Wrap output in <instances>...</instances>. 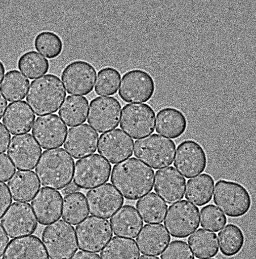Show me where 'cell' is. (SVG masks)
I'll return each instance as SVG.
<instances>
[{
    "label": "cell",
    "instance_id": "cell-7",
    "mask_svg": "<svg viewBox=\"0 0 256 259\" xmlns=\"http://www.w3.org/2000/svg\"><path fill=\"white\" fill-rule=\"evenodd\" d=\"M75 231L79 249L90 252H100L113 236L110 222L93 215L77 225Z\"/></svg>",
    "mask_w": 256,
    "mask_h": 259
},
{
    "label": "cell",
    "instance_id": "cell-16",
    "mask_svg": "<svg viewBox=\"0 0 256 259\" xmlns=\"http://www.w3.org/2000/svg\"><path fill=\"white\" fill-rule=\"evenodd\" d=\"M207 164L206 153L197 142L186 140L178 146L174 166L184 177L191 178L203 173Z\"/></svg>",
    "mask_w": 256,
    "mask_h": 259
},
{
    "label": "cell",
    "instance_id": "cell-3",
    "mask_svg": "<svg viewBox=\"0 0 256 259\" xmlns=\"http://www.w3.org/2000/svg\"><path fill=\"white\" fill-rule=\"evenodd\" d=\"M66 97L60 78L49 74L31 82L26 100L35 114L41 116L55 113Z\"/></svg>",
    "mask_w": 256,
    "mask_h": 259
},
{
    "label": "cell",
    "instance_id": "cell-36",
    "mask_svg": "<svg viewBox=\"0 0 256 259\" xmlns=\"http://www.w3.org/2000/svg\"><path fill=\"white\" fill-rule=\"evenodd\" d=\"M221 252L226 257H233L244 246L245 236L241 229L234 224H228L218 233Z\"/></svg>",
    "mask_w": 256,
    "mask_h": 259
},
{
    "label": "cell",
    "instance_id": "cell-19",
    "mask_svg": "<svg viewBox=\"0 0 256 259\" xmlns=\"http://www.w3.org/2000/svg\"><path fill=\"white\" fill-rule=\"evenodd\" d=\"M98 145L99 153L113 164L133 154L134 141L120 128L103 134Z\"/></svg>",
    "mask_w": 256,
    "mask_h": 259
},
{
    "label": "cell",
    "instance_id": "cell-34",
    "mask_svg": "<svg viewBox=\"0 0 256 259\" xmlns=\"http://www.w3.org/2000/svg\"><path fill=\"white\" fill-rule=\"evenodd\" d=\"M140 252L135 240L114 237L100 252L102 259H138Z\"/></svg>",
    "mask_w": 256,
    "mask_h": 259
},
{
    "label": "cell",
    "instance_id": "cell-8",
    "mask_svg": "<svg viewBox=\"0 0 256 259\" xmlns=\"http://www.w3.org/2000/svg\"><path fill=\"white\" fill-rule=\"evenodd\" d=\"M156 113L147 104H129L121 112L120 126L135 140L144 139L154 132Z\"/></svg>",
    "mask_w": 256,
    "mask_h": 259
},
{
    "label": "cell",
    "instance_id": "cell-40",
    "mask_svg": "<svg viewBox=\"0 0 256 259\" xmlns=\"http://www.w3.org/2000/svg\"><path fill=\"white\" fill-rule=\"evenodd\" d=\"M227 223V218L220 209L213 204H209L201 208L200 211L201 227L212 232H218Z\"/></svg>",
    "mask_w": 256,
    "mask_h": 259
},
{
    "label": "cell",
    "instance_id": "cell-41",
    "mask_svg": "<svg viewBox=\"0 0 256 259\" xmlns=\"http://www.w3.org/2000/svg\"><path fill=\"white\" fill-rule=\"evenodd\" d=\"M161 259H195V256L186 242L175 240L162 252Z\"/></svg>",
    "mask_w": 256,
    "mask_h": 259
},
{
    "label": "cell",
    "instance_id": "cell-47",
    "mask_svg": "<svg viewBox=\"0 0 256 259\" xmlns=\"http://www.w3.org/2000/svg\"><path fill=\"white\" fill-rule=\"evenodd\" d=\"M7 106L8 103L7 100L0 93V120L2 119L4 114L5 113Z\"/></svg>",
    "mask_w": 256,
    "mask_h": 259
},
{
    "label": "cell",
    "instance_id": "cell-32",
    "mask_svg": "<svg viewBox=\"0 0 256 259\" xmlns=\"http://www.w3.org/2000/svg\"><path fill=\"white\" fill-rule=\"evenodd\" d=\"M136 207L146 223H162L167 209V204L154 193H150L137 202Z\"/></svg>",
    "mask_w": 256,
    "mask_h": 259
},
{
    "label": "cell",
    "instance_id": "cell-17",
    "mask_svg": "<svg viewBox=\"0 0 256 259\" xmlns=\"http://www.w3.org/2000/svg\"><path fill=\"white\" fill-rule=\"evenodd\" d=\"M9 145L7 154L16 169L28 170L35 168L42 150L30 134L14 136Z\"/></svg>",
    "mask_w": 256,
    "mask_h": 259
},
{
    "label": "cell",
    "instance_id": "cell-31",
    "mask_svg": "<svg viewBox=\"0 0 256 259\" xmlns=\"http://www.w3.org/2000/svg\"><path fill=\"white\" fill-rule=\"evenodd\" d=\"M188 241L197 258L212 257L219 252L216 234L206 230L199 229L189 237Z\"/></svg>",
    "mask_w": 256,
    "mask_h": 259
},
{
    "label": "cell",
    "instance_id": "cell-9",
    "mask_svg": "<svg viewBox=\"0 0 256 259\" xmlns=\"http://www.w3.org/2000/svg\"><path fill=\"white\" fill-rule=\"evenodd\" d=\"M164 225L172 237L186 238L199 227V209L184 200L172 204L167 211Z\"/></svg>",
    "mask_w": 256,
    "mask_h": 259
},
{
    "label": "cell",
    "instance_id": "cell-42",
    "mask_svg": "<svg viewBox=\"0 0 256 259\" xmlns=\"http://www.w3.org/2000/svg\"><path fill=\"white\" fill-rule=\"evenodd\" d=\"M16 172L13 163L6 154H0V181L7 182Z\"/></svg>",
    "mask_w": 256,
    "mask_h": 259
},
{
    "label": "cell",
    "instance_id": "cell-28",
    "mask_svg": "<svg viewBox=\"0 0 256 259\" xmlns=\"http://www.w3.org/2000/svg\"><path fill=\"white\" fill-rule=\"evenodd\" d=\"M187 127V120L181 111L166 107L158 112L156 131L159 135L171 139H178L185 133Z\"/></svg>",
    "mask_w": 256,
    "mask_h": 259
},
{
    "label": "cell",
    "instance_id": "cell-11",
    "mask_svg": "<svg viewBox=\"0 0 256 259\" xmlns=\"http://www.w3.org/2000/svg\"><path fill=\"white\" fill-rule=\"evenodd\" d=\"M156 84L152 76L144 70L133 69L125 73L119 90L120 98L129 103H142L152 98Z\"/></svg>",
    "mask_w": 256,
    "mask_h": 259
},
{
    "label": "cell",
    "instance_id": "cell-6",
    "mask_svg": "<svg viewBox=\"0 0 256 259\" xmlns=\"http://www.w3.org/2000/svg\"><path fill=\"white\" fill-rule=\"evenodd\" d=\"M176 148L173 141L154 134L136 141L134 155L153 169H161L172 164Z\"/></svg>",
    "mask_w": 256,
    "mask_h": 259
},
{
    "label": "cell",
    "instance_id": "cell-1",
    "mask_svg": "<svg viewBox=\"0 0 256 259\" xmlns=\"http://www.w3.org/2000/svg\"><path fill=\"white\" fill-rule=\"evenodd\" d=\"M154 179V171L133 157L113 167L111 181L125 199L136 200L152 191Z\"/></svg>",
    "mask_w": 256,
    "mask_h": 259
},
{
    "label": "cell",
    "instance_id": "cell-24",
    "mask_svg": "<svg viewBox=\"0 0 256 259\" xmlns=\"http://www.w3.org/2000/svg\"><path fill=\"white\" fill-rule=\"evenodd\" d=\"M35 115L26 102L10 103L4 115L3 122L12 135H23L31 131Z\"/></svg>",
    "mask_w": 256,
    "mask_h": 259
},
{
    "label": "cell",
    "instance_id": "cell-21",
    "mask_svg": "<svg viewBox=\"0 0 256 259\" xmlns=\"http://www.w3.org/2000/svg\"><path fill=\"white\" fill-rule=\"evenodd\" d=\"M62 200L60 192L50 188H41L31 202L40 224L48 225L61 218Z\"/></svg>",
    "mask_w": 256,
    "mask_h": 259
},
{
    "label": "cell",
    "instance_id": "cell-5",
    "mask_svg": "<svg viewBox=\"0 0 256 259\" xmlns=\"http://www.w3.org/2000/svg\"><path fill=\"white\" fill-rule=\"evenodd\" d=\"M41 239L50 259H70L78 250L74 228L64 220L46 227Z\"/></svg>",
    "mask_w": 256,
    "mask_h": 259
},
{
    "label": "cell",
    "instance_id": "cell-2",
    "mask_svg": "<svg viewBox=\"0 0 256 259\" xmlns=\"http://www.w3.org/2000/svg\"><path fill=\"white\" fill-rule=\"evenodd\" d=\"M74 161L64 149L45 150L37 162L35 172L41 185L62 190L72 181Z\"/></svg>",
    "mask_w": 256,
    "mask_h": 259
},
{
    "label": "cell",
    "instance_id": "cell-39",
    "mask_svg": "<svg viewBox=\"0 0 256 259\" xmlns=\"http://www.w3.org/2000/svg\"><path fill=\"white\" fill-rule=\"evenodd\" d=\"M121 74L118 70L112 67H106L98 72L95 91L99 96H111L118 90Z\"/></svg>",
    "mask_w": 256,
    "mask_h": 259
},
{
    "label": "cell",
    "instance_id": "cell-26",
    "mask_svg": "<svg viewBox=\"0 0 256 259\" xmlns=\"http://www.w3.org/2000/svg\"><path fill=\"white\" fill-rule=\"evenodd\" d=\"M110 223L115 235L129 239L136 238L144 226L141 216L132 205L120 208L112 217Z\"/></svg>",
    "mask_w": 256,
    "mask_h": 259
},
{
    "label": "cell",
    "instance_id": "cell-38",
    "mask_svg": "<svg viewBox=\"0 0 256 259\" xmlns=\"http://www.w3.org/2000/svg\"><path fill=\"white\" fill-rule=\"evenodd\" d=\"M34 47L41 55L52 60L61 55L64 49V44L56 33L46 31L39 33L36 36Z\"/></svg>",
    "mask_w": 256,
    "mask_h": 259
},
{
    "label": "cell",
    "instance_id": "cell-37",
    "mask_svg": "<svg viewBox=\"0 0 256 259\" xmlns=\"http://www.w3.org/2000/svg\"><path fill=\"white\" fill-rule=\"evenodd\" d=\"M18 68L30 80L44 76L49 72L50 63L40 54L35 51L27 52L20 57Z\"/></svg>",
    "mask_w": 256,
    "mask_h": 259
},
{
    "label": "cell",
    "instance_id": "cell-29",
    "mask_svg": "<svg viewBox=\"0 0 256 259\" xmlns=\"http://www.w3.org/2000/svg\"><path fill=\"white\" fill-rule=\"evenodd\" d=\"M214 180L210 175L203 174L189 180L185 197L196 206H203L211 201L213 195Z\"/></svg>",
    "mask_w": 256,
    "mask_h": 259
},
{
    "label": "cell",
    "instance_id": "cell-14",
    "mask_svg": "<svg viewBox=\"0 0 256 259\" xmlns=\"http://www.w3.org/2000/svg\"><path fill=\"white\" fill-rule=\"evenodd\" d=\"M96 70L85 61H74L62 71L61 79L67 93L74 95H88L94 90Z\"/></svg>",
    "mask_w": 256,
    "mask_h": 259
},
{
    "label": "cell",
    "instance_id": "cell-12",
    "mask_svg": "<svg viewBox=\"0 0 256 259\" xmlns=\"http://www.w3.org/2000/svg\"><path fill=\"white\" fill-rule=\"evenodd\" d=\"M1 224L11 239L31 235L37 227L34 212L30 204L26 202L11 204L2 217Z\"/></svg>",
    "mask_w": 256,
    "mask_h": 259
},
{
    "label": "cell",
    "instance_id": "cell-44",
    "mask_svg": "<svg viewBox=\"0 0 256 259\" xmlns=\"http://www.w3.org/2000/svg\"><path fill=\"white\" fill-rule=\"evenodd\" d=\"M11 136L7 130L0 122V153L7 151L8 145L10 144Z\"/></svg>",
    "mask_w": 256,
    "mask_h": 259
},
{
    "label": "cell",
    "instance_id": "cell-27",
    "mask_svg": "<svg viewBox=\"0 0 256 259\" xmlns=\"http://www.w3.org/2000/svg\"><path fill=\"white\" fill-rule=\"evenodd\" d=\"M10 193L15 201L28 202L40 187L39 179L32 170H18L8 183Z\"/></svg>",
    "mask_w": 256,
    "mask_h": 259
},
{
    "label": "cell",
    "instance_id": "cell-23",
    "mask_svg": "<svg viewBox=\"0 0 256 259\" xmlns=\"http://www.w3.org/2000/svg\"><path fill=\"white\" fill-rule=\"evenodd\" d=\"M171 237L162 224H146L137 237L141 252L148 255H160L169 244Z\"/></svg>",
    "mask_w": 256,
    "mask_h": 259
},
{
    "label": "cell",
    "instance_id": "cell-33",
    "mask_svg": "<svg viewBox=\"0 0 256 259\" xmlns=\"http://www.w3.org/2000/svg\"><path fill=\"white\" fill-rule=\"evenodd\" d=\"M29 80L17 70H11L5 75L0 84V91L8 102H16L26 97Z\"/></svg>",
    "mask_w": 256,
    "mask_h": 259
},
{
    "label": "cell",
    "instance_id": "cell-4",
    "mask_svg": "<svg viewBox=\"0 0 256 259\" xmlns=\"http://www.w3.org/2000/svg\"><path fill=\"white\" fill-rule=\"evenodd\" d=\"M214 202L226 215L238 218L250 210L251 199L249 191L241 184L220 180L216 185Z\"/></svg>",
    "mask_w": 256,
    "mask_h": 259
},
{
    "label": "cell",
    "instance_id": "cell-43",
    "mask_svg": "<svg viewBox=\"0 0 256 259\" xmlns=\"http://www.w3.org/2000/svg\"><path fill=\"white\" fill-rule=\"evenodd\" d=\"M12 203L10 191L6 183L0 182V219Z\"/></svg>",
    "mask_w": 256,
    "mask_h": 259
},
{
    "label": "cell",
    "instance_id": "cell-49",
    "mask_svg": "<svg viewBox=\"0 0 256 259\" xmlns=\"http://www.w3.org/2000/svg\"><path fill=\"white\" fill-rule=\"evenodd\" d=\"M6 68L2 61L0 60V83L2 82L3 78L5 74Z\"/></svg>",
    "mask_w": 256,
    "mask_h": 259
},
{
    "label": "cell",
    "instance_id": "cell-45",
    "mask_svg": "<svg viewBox=\"0 0 256 259\" xmlns=\"http://www.w3.org/2000/svg\"><path fill=\"white\" fill-rule=\"evenodd\" d=\"M8 243H9V238L0 224V258L2 257L4 252H5Z\"/></svg>",
    "mask_w": 256,
    "mask_h": 259
},
{
    "label": "cell",
    "instance_id": "cell-46",
    "mask_svg": "<svg viewBox=\"0 0 256 259\" xmlns=\"http://www.w3.org/2000/svg\"><path fill=\"white\" fill-rule=\"evenodd\" d=\"M71 259H101L98 254L87 251H78Z\"/></svg>",
    "mask_w": 256,
    "mask_h": 259
},
{
    "label": "cell",
    "instance_id": "cell-35",
    "mask_svg": "<svg viewBox=\"0 0 256 259\" xmlns=\"http://www.w3.org/2000/svg\"><path fill=\"white\" fill-rule=\"evenodd\" d=\"M89 215L87 199L80 192L66 195L62 203V219L65 222L76 225Z\"/></svg>",
    "mask_w": 256,
    "mask_h": 259
},
{
    "label": "cell",
    "instance_id": "cell-10",
    "mask_svg": "<svg viewBox=\"0 0 256 259\" xmlns=\"http://www.w3.org/2000/svg\"><path fill=\"white\" fill-rule=\"evenodd\" d=\"M111 168L110 163L99 154H92L75 163L74 183L79 189H93L108 181Z\"/></svg>",
    "mask_w": 256,
    "mask_h": 259
},
{
    "label": "cell",
    "instance_id": "cell-50",
    "mask_svg": "<svg viewBox=\"0 0 256 259\" xmlns=\"http://www.w3.org/2000/svg\"><path fill=\"white\" fill-rule=\"evenodd\" d=\"M139 259H159L158 257H155L148 255H142Z\"/></svg>",
    "mask_w": 256,
    "mask_h": 259
},
{
    "label": "cell",
    "instance_id": "cell-51",
    "mask_svg": "<svg viewBox=\"0 0 256 259\" xmlns=\"http://www.w3.org/2000/svg\"><path fill=\"white\" fill-rule=\"evenodd\" d=\"M204 259H216V258H204Z\"/></svg>",
    "mask_w": 256,
    "mask_h": 259
},
{
    "label": "cell",
    "instance_id": "cell-13",
    "mask_svg": "<svg viewBox=\"0 0 256 259\" xmlns=\"http://www.w3.org/2000/svg\"><path fill=\"white\" fill-rule=\"evenodd\" d=\"M121 106L113 97H98L92 100L88 122L96 131L103 133L119 126Z\"/></svg>",
    "mask_w": 256,
    "mask_h": 259
},
{
    "label": "cell",
    "instance_id": "cell-15",
    "mask_svg": "<svg viewBox=\"0 0 256 259\" xmlns=\"http://www.w3.org/2000/svg\"><path fill=\"white\" fill-rule=\"evenodd\" d=\"M87 200L90 214L103 219H110L124 203L122 195L111 183L88 191Z\"/></svg>",
    "mask_w": 256,
    "mask_h": 259
},
{
    "label": "cell",
    "instance_id": "cell-22",
    "mask_svg": "<svg viewBox=\"0 0 256 259\" xmlns=\"http://www.w3.org/2000/svg\"><path fill=\"white\" fill-rule=\"evenodd\" d=\"M186 180L173 166L157 171L154 191L169 204L175 203L184 196Z\"/></svg>",
    "mask_w": 256,
    "mask_h": 259
},
{
    "label": "cell",
    "instance_id": "cell-18",
    "mask_svg": "<svg viewBox=\"0 0 256 259\" xmlns=\"http://www.w3.org/2000/svg\"><path fill=\"white\" fill-rule=\"evenodd\" d=\"M68 127L56 114L38 117L32 128V134L44 149L60 147L64 143Z\"/></svg>",
    "mask_w": 256,
    "mask_h": 259
},
{
    "label": "cell",
    "instance_id": "cell-48",
    "mask_svg": "<svg viewBox=\"0 0 256 259\" xmlns=\"http://www.w3.org/2000/svg\"><path fill=\"white\" fill-rule=\"evenodd\" d=\"M79 190V188L75 185L74 183H71L67 186L65 189L63 190V193L66 195L75 193Z\"/></svg>",
    "mask_w": 256,
    "mask_h": 259
},
{
    "label": "cell",
    "instance_id": "cell-30",
    "mask_svg": "<svg viewBox=\"0 0 256 259\" xmlns=\"http://www.w3.org/2000/svg\"><path fill=\"white\" fill-rule=\"evenodd\" d=\"M89 102L86 97L68 96L62 103L58 114L69 127L84 123L87 120Z\"/></svg>",
    "mask_w": 256,
    "mask_h": 259
},
{
    "label": "cell",
    "instance_id": "cell-20",
    "mask_svg": "<svg viewBox=\"0 0 256 259\" xmlns=\"http://www.w3.org/2000/svg\"><path fill=\"white\" fill-rule=\"evenodd\" d=\"M98 141V133L88 124H82L69 130L64 146L71 156L79 159L95 153Z\"/></svg>",
    "mask_w": 256,
    "mask_h": 259
},
{
    "label": "cell",
    "instance_id": "cell-25",
    "mask_svg": "<svg viewBox=\"0 0 256 259\" xmlns=\"http://www.w3.org/2000/svg\"><path fill=\"white\" fill-rule=\"evenodd\" d=\"M3 259H49L42 242L35 236L10 241Z\"/></svg>",
    "mask_w": 256,
    "mask_h": 259
}]
</instances>
